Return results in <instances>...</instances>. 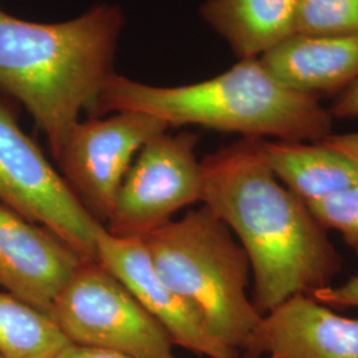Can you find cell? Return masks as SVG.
Instances as JSON below:
<instances>
[{"label":"cell","instance_id":"2","mask_svg":"<svg viewBox=\"0 0 358 358\" xmlns=\"http://www.w3.org/2000/svg\"><path fill=\"white\" fill-rule=\"evenodd\" d=\"M122 10L100 4L75 19L34 23L0 11V92L26 106L59 157L80 115L115 75Z\"/></svg>","mask_w":358,"mask_h":358},{"label":"cell","instance_id":"12","mask_svg":"<svg viewBox=\"0 0 358 358\" xmlns=\"http://www.w3.org/2000/svg\"><path fill=\"white\" fill-rule=\"evenodd\" d=\"M259 60L284 85L319 99L357 81L358 31L294 35Z\"/></svg>","mask_w":358,"mask_h":358},{"label":"cell","instance_id":"13","mask_svg":"<svg viewBox=\"0 0 358 358\" xmlns=\"http://www.w3.org/2000/svg\"><path fill=\"white\" fill-rule=\"evenodd\" d=\"M297 0H205L201 15L241 60L260 59L296 35Z\"/></svg>","mask_w":358,"mask_h":358},{"label":"cell","instance_id":"21","mask_svg":"<svg viewBox=\"0 0 358 358\" xmlns=\"http://www.w3.org/2000/svg\"><path fill=\"white\" fill-rule=\"evenodd\" d=\"M56 358H138L109 352L103 349H93V348H84V346L68 345L64 350Z\"/></svg>","mask_w":358,"mask_h":358},{"label":"cell","instance_id":"6","mask_svg":"<svg viewBox=\"0 0 358 358\" xmlns=\"http://www.w3.org/2000/svg\"><path fill=\"white\" fill-rule=\"evenodd\" d=\"M0 203L55 232L84 259L99 260L103 224L78 201L1 99Z\"/></svg>","mask_w":358,"mask_h":358},{"label":"cell","instance_id":"17","mask_svg":"<svg viewBox=\"0 0 358 358\" xmlns=\"http://www.w3.org/2000/svg\"><path fill=\"white\" fill-rule=\"evenodd\" d=\"M309 208L322 227L337 231L358 257V183Z\"/></svg>","mask_w":358,"mask_h":358},{"label":"cell","instance_id":"3","mask_svg":"<svg viewBox=\"0 0 358 358\" xmlns=\"http://www.w3.org/2000/svg\"><path fill=\"white\" fill-rule=\"evenodd\" d=\"M122 110L155 115L169 128L195 125L275 141L321 142L332 134L334 120L317 97L284 85L259 59L180 87H155L115 73L99 97L96 117Z\"/></svg>","mask_w":358,"mask_h":358},{"label":"cell","instance_id":"4","mask_svg":"<svg viewBox=\"0 0 358 358\" xmlns=\"http://www.w3.org/2000/svg\"><path fill=\"white\" fill-rule=\"evenodd\" d=\"M142 242L161 279L217 340L242 353L263 315L248 294V256L229 226L202 203Z\"/></svg>","mask_w":358,"mask_h":358},{"label":"cell","instance_id":"9","mask_svg":"<svg viewBox=\"0 0 358 358\" xmlns=\"http://www.w3.org/2000/svg\"><path fill=\"white\" fill-rule=\"evenodd\" d=\"M84 259L64 239L0 203V288L51 316Z\"/></svg>","mask_w":358,"mask_h":358},{"label":"cell","instance_id":"16","mask_svg":"<svg viewBox=\"0 0 358 358\" xmlns=\"http://www.w3.org/2000/svg\"><path fill=\"white\" fill-rule=\"evenodd\" d=\"M296 35H338L358 31V0H297Z\"/></svg>","mask_w":358,"mask_h":358},{"label":"cell","instance_id":"8","mask_svg":"<svg viewBox=\"0 0 358 358\" xmlns=\"http://www.w3.org/2000/svg\"><path fill=\"white\" fill-rule=\"evenodd\" d=\"M167 129L166 122L155 115L122 110L106 118L78 121L69 131L56 158L60 174L103 226L133 161L148 142Z\"/></svg>","mask_w":358,"mask_h":358},{"label":"cell","instance_id":"15","mask_svg":"<svg viewBox=\"0 0 358 358\" xmlns=\"http://www.w3.org/2000/svg\"><path fill=\"white\" fill-rule=\"evenodd\" d=\"M68 345L50 315L0 292V358H56Z\"/></svg>","mask_w":358,"mask_h":358},{"label":"cell","instance_id":"5","mask_svg":"<svg viewBox=\"0 0 358 358\" xmlns=\"http://www.w3.org/2000/svg\"><path fill=\"white\" fill-rule=\"evenodd\" d=\"M51 317L71 345L138 358H176L165 328L99 260H85L56 297Z\"/></svg>","mask_w":358,"mask_h":358},{"label":"cell","instance_id":"1","mask_svg":"<svg viewBox=\"0 0 358 358\" xmlns=\"http://www.w3.org/2000/svg\"><path fill=\"white\" fill-rule=\"evenodd\" d=\"M203 199L248 256L252 301L264 315L332 285L343 259L309 206L271 170L262 138H242L202 159Z\"/></svg>","mask_w":358,"mask_h":358},{"label":"cell","instance_id":"10","mask_svg":"<svg viewBox=\"0 0 358 358\" xmlns=\"http://www.w3.org/2000/svg\"><path fill=\"white\" fill-rule=\"evenodd\" d=\"M97 259L165 328L176 345L208 358H238L239 353L217 340L198 312L161 279L141 239L115 238L103 227Z\"/></svg>","mask_w":358,"mask_h":358},{"label":"cell","instance_id":"18","mask_svg":"<svg viewBox=\"0 0 358 358\" xmlns=\"http://www.w3.org/2000/svg\"><path fill=\"white\" fill-rule=\"evenodd\" d=\"M328 307L358 308V275L340 285H331L312 294Z\"/></svg>","mask_w":358,"mask_h":358},{"label":"cell","instance_id":"19","mask_svg":"<svg viewBox=\"0 0 358 358\" xmlns=\"http://www.w3.org/2000/svg\"><path fill=\"white\" fill-rule=\"evenodd\" d=\"M329 113L333 118L343 120H357L358 118V80L348 87L336 99V101L329 108Z\"/></svg>","mask_w":358,"mask_h":358},{"label":"cell","instance_id":"11","mask_svg":"<svg viewBox=\"0 0 358 358\" xmlns=\"http://www.w3.org/2000/svg\"><path fill=\"white\" fill-rule=\"evenodd\" d=\"M243 353L247 358H358V317L297 294L262 316Z\"/></svg>","mask_w":358,"mask_h":358},{"label":"cell","instance_id":"14","mask_svg":"<svg viewBox=\"0 0 358 358\" xmlns=\"http://www.w3.org/2000/svg\"><path fill=\"white\" fill-rule=\"evenodd\" d=\"M271 170L308 206L358 183V166L324 142L262 140Z\"/></svg>","mask_w":358,"mask_h":358},{"label":"cell","instance_id":"7","mask_svg":"<svg viewBox=\"0 0 358 358\" xmlns=\"http://www.w3.org/2000/svg\"><path fill=\"white\" fill-rule=\"evenodd\" d=\"M198 136L189 131L152 138L141 149L117 192L105 230L120 239H143L179 210L202 203L203 169Z\"/></svg>","mask_w":358,"mask_h":358},{"label":"cell","instance_id":"20","mask_svg":"<svg viewBox=\"0 0 358 358\" xmlns=\"http://www.w3.org/2000/svg\"><path fill=\"white\" fill-rule=\"evenodd\" d=\"M321 142H324L334 150L344 154L358 166V131L343 133V134L332 133Z\"/></svg>","mask_w":358,"mask_h":358}]
</instances>
